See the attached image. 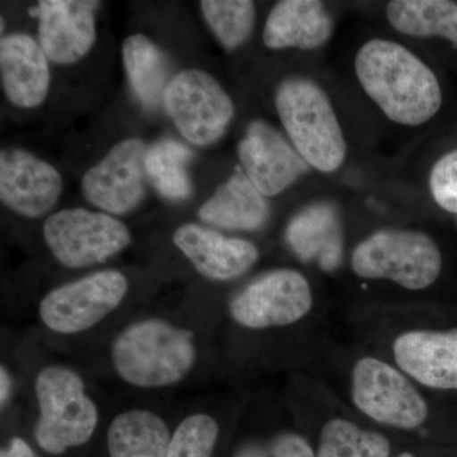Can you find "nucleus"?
Returning <instances> with one entry per match:
<instances>
[{
	"label": "nucleus",
	"instance_id": "nucleus-23",
	"mask_svg": "<svg viewBox=\"0 0 457 457\" xmlns=\"http://www.w3.org/2000/svg\"><path fill=\"white\" fill-rule=\"evenodd\" d=\"M122 59L129 83L144 107L155 108L164 102L170 80L164 54L144 35H132L122 45Z\"/></svg>",
	"mask_w": 457,
	"mask_h": 457
},
{
	"label": "nucleus",
	"instance_id": "nucleus-5",
	"mask_svg": "<svg viewBox=\"0 0 457 457\" xmlns=\"http://www.w3.org/2000/svg\"><path fill=\"white\" fill-rule=\"evenodd\" d=\"M35 396L38 407L35 437L42 450L60 455L90 440L99 411L77 371L62 365L45 366L35 378Z\"/></svg>",
	"mask_w": 457,
	"mask_h": 457
},
{
	"label": "nucleus",
	"instance_id": "nucleus-31",
	"mask_svg": "<svg viewBox=\"0 0 457 457\" xmlns=\"http://www.w3.org/2000/svg\"><path fill=\"white\" fill-rule=\"evenodd\" d=\"M12 387H13V380L9 374L8 369L2 365L0 369V404L4 408L12 395Z\"/></svg>",
	"mask_w": 457,
	"mask_h": 457
},
{
	"label": "nucleus",
	"instance_id": "nucleus-13",
	"mask_svg": "<svg viewBox=\"0 0 457 457\" xmlns=\"http://www.w3.org/2000/svg\"><path fill=\"white\" fill-rule=\"evenodd\" d=\"M237 154L243 170L266 197L278 196L311 167L275 128L264 121L248 126L237 145Z\"/></svg>",
	"mask_w": 457,
	"mask_h": 457
},
{
	"label": "nucleus",
	"instance_id": "nucleus-19",
	"mask_svg": "<svg viewBox=\"0 0 457 457\" xmlns=\"http://www.w3.org/2000/svg\"><path fill=\"white\" fill-rule=\"evenodd\" d=\"M332 16L317 0H284L270 12L263 29L269 49L315 50L332 37Z\"/></svg>",
	"mask_w": 457,
	"mask_h": 457
},
{
	"label": "nucleus",
	"instance_id": "nucleus-14",
	"mask_svg": "<svg viewBox=\"0 0 457 457\" xmlns=\"http://www.w3.org/2000/svg\"><path fill=\"white\" fill-rule=\"evenodd\" d=\"M62 192L55 167L22 149L0 153V200L23 218H40L50 212Z\"/></svg>",
	"mask_w": 457,
	"mask_h": 457
},
{
	"label": "nucleus",
	"instance_id": "nucleus-16",
	"mask_svg": "<svg viewBox=\"0 0 457 457\" xmlns=\"http://www.w3.org/2000/svg\"><path fill=\"white\" fill-rule=\"evenodd\" d=\"M173 243L195 270L212 281L242 278L260 260V249L254 243L192 222L174 231Z\"/></svg>",
	"mask_w": 457,
	"mask_h": 457
},
{
	"label": "nucleus",
	"instance_id": "nucleus-1",
	"mask_svg": "<svg viewBox=\"0 0 457 457\" xmlns=\"http://www.w3.org/2000/svg\"><path fill=\"white\" fill-rule=\"evenodd\" d=\"M357 78L370 98L392 121L423 125L440 111L437 78L420 59L396 42H366L354 60Z\"/></svg>",
	"mask_w": 457,
	"mask_h": 457
},
{
	"label": "nucleus",
	"instance_id": "nucleus-7",
	"mask_svg": "<svg viewBox=\"0 0 457 457\" xmlns=\"http://www.w3.org/2000/svg\"><path fill=\"white\" fill-rule=\"evenodd\" d=\"M309 279L299 270L278 269L263 273L234 295L231 320L246 330L281 329L302 323L314 311Z\"/></svg>",
	"mask_w": 457,
	"mask_h": 457
},
{
	"label": "nucleus",
	"instance_id": "nucleus-8",
	"mask_svg": "<svg viewBox=\"0 0 457 457\" xmlns=\"http://www.w3.org/2000/svg\"><path fill=\"white\" fill-rule=\"evenodd\" d=\"M45 243L66 269H86L104 263L131 243L129 228L106 212L86 209L62 210L44 222Z\"/></svg>",
	"mask_w": 457,
	"mask_h": 457
},
{
	"label": "nucleus",
	"instance_id": "nucleus-33",
	"mask_svg": "<svg viewBox=\"0 0 457 457\" xmlns=\"http://www.w3.org/2000/svg\"><path fill=\"white\" fill-rule=\"evenodd\" d=\"M4 29V18H2V32Z\"/></svg>",
	"mask_w": 457,
	"mask_h": 457
},
{
	"label": "nucleus",
	"instance_id": "nucleus-3",
	"mask_svg": "<svg viewBox=\"0 0 457 457\" xmlns=\"http://www.w3.org/2000/svg\"><path fill=\"white\" fill-rule=\"evenodd\" d=\"M111 359L122 381L139 389H164L187 378L196 365L192 330L163 319L137 321L114 338Z\"/></svg>",
	"mask_w": 457,
	"mask_h": 457
},
{
	"label": "nucleus",
	"instance_id": "nucleus-22",
	"mask_svg": "<svg viewBox=\"0 0 457 457\" xmlns=\"http://www.w3.org/2000/svg\"><path fill=\"white\" fill-rule=\"evenodd\" d=\"M170 437L159 414L147 409H129L111 422L108 453L110 457H167Z\"/></svg>",
	"mask_w": 457,
	"mask_h": 457
},
{
	"label": "nucleus",
	"instance_id": "nucleus-11",
	"mask_svg": "<svg viewBox=\"0 0 457 457\" xmlns=\"http://www.w3.org/2000/svg\"><path fill=\"white\" fill-rule=\"evenodd\" d=\"M385 351L423 389L457 392V328H404L387 337Z\"/></svg>",
	"mask_w": 457,
	"mask_h": 457
},
{
	"label": "nucleus",
	"instance_id": "nucleus-9",
	"mask_svg": "<svg viewBox=\"0 0 457 457\" xmlns=\"http://www.w3.org/2000/svg\"><path fill=\"white\" fill-rule=\"evenodd\" d=\"M128 291L129 281L122 272L99 270L45 295L38 305V317L56 335H78L116 311Z\"/></svg>",
	"mask_w": 457,
	"mask_h": 457
},
{
	"label": "nucleus",
	"instance_id": "nucleus-21",
	"mask_svg": "<svg viewBox=\"0 0 457 457\" xmlns=\"http://www.w3.org/2000/svg\"><path fill=\"white\" fill-rule=\"evenodd\" d=\"M319 426L317 457H392V441L378 429L354 420L347 407L332 409Z\"/></svg>",
	"mask_w": 457,
	"mask_h": 457
},
{
	"label": "nucleus",
	"instance_id": "nucleus-17",
	"mask_svg": "<svg viewBox=\"0 0 457 457\" xmlns=\"http://www.w3.org/2000/svg\"><path fill=\"white\" fill-rule=\"evenodd\" d=\"M0 78L3 90L14 106L35 108L44 104L50 88V68L40 42L25 33L3 37Z\"/></svg>",
	"mask_w": 457,
	"mask_h": 457
},
{
	"label": "nucleus",
	"instance_id": "nucleus-24",
	"mask_svg": "<svg viewBox=\"0 0 457 457\" xmlns=\"http://www.w3.org/2000/svg\"><path fill=\"white\" fill-rule=\"evenodd\" d=\"M394 29L414 37L446 38L457 46V4L446 0H395L386 7Z\"/></svg>",
	"mask_w": 457,
	"mask_h": 457
},
{
	"label": "nucleus",
	"instance_id": "nucleus-10",
	"mask_svg": "<svg viewBox=\"0 0 457 457\" xmlns=\"http://www.w3.org/2000/svg\"><path fill=\"white\" fill-rule=\"evenodd\" d=\"M164 106L180 134L197 146L212 145L227 132L234 104L212 75L198 69L171 78Z\"/></svg>",
	"mask_w": 457,
	"mask_h": 457
},
{
	"label": "nucleus",
	"instance_id": "nucleus-25",
	"mask_svg": "<svg viewBox=\"0 0 457 457\" xmlns=\"http://www.w3.org/2000/svg\"><path fill=\"white\" fill-rule=\"evenodd\" d=\"M191 150L179 141L164 139L147 147L145 170L156 191L170 201H185L191 196L188 176Z\"/></svg>",
	"mask_w": 457,
	"mask_h": 457
},
{
	"label": "nucleus",
	"instance_id": "nucleus-18",
	"mask_svg": "<svg viewBox=\"0 0 457 457\" xmlns=\"http://www.w3.org/2000/svg\"><path fill=\"white\" fill-rule=\"evenodd\" d=\"M285 240L295 257L333 272L343 260V228L338 209L330 203L303 207L288 222Z\"/></svg>",
	"mask_w": 457,
	"mask_h": 457
},
{
	"label": "nucleus",
	"instance_id": "nucleus-15",
	"mask_svg": "<svg viewBox=\"0 0 457 457\" xmlns=\"http://www.w3.org/2000/svg\"><path fill=\"white\" fill-rule=\"evenodd\" d=\"M99 2L42 0L35 8L38 40L47 59L57 64H74L95 45L96 9Z\"/></svg>",
	"mask_w": 457,
	"mask_h": 457
},
{
	"label": "nucleus",
	"instance_id": "nucleus-28",
	"mask_svg": "<svg viewBox=\"0 0 457 457\" xmlns=\"http://www.w3.org/2000/svg\"><path fill=\"white\" fill-rule=\"evenodd\" d=\"M234 457H317L314 446L302 433L279 432L266 440L243 445Z\"/></svg>",
	"mask_w": 457,
	"mask_h": 457
},
{
	"label": "nucleus",
	"instance_id": "nucleus-26",
	"mask_svg": "<svg viewBox=\"0 0 457 457\" xmlns=\"http://www.w3.org/2000/svg\"><path fill=\"white\" fill-rule=\"evenodd\" d=\"M201 12L222 47L233 51L242 46L252 31L255 7L249 0H204Z\"/></svg>",
	"mask_w": 457,
	"mask_h": 457
},
{
	"label": "nucleus",
	"instance_id": "nucleus-30",
	"mask_svg": "<svg viewBox=\"0 0 457 457\" xmlns=\"http://www.w3.org/2000/svg\"><path fill=\"white\" fill-rule=\"evenodd\" d=\"M0 457H36V455L26 441L14 437L8 449L2 451Z\"/></svg>",
	"mask_w": 457,
	"mask_h": 457
},
{
	"label": "nucleus",
	"instance_id": "nucleus-29",
	"mask_svg": "<svg viewBox=\"0 0 457 457\" xmlns=\"http://www.w3.org/2000/svg\"><path fill=\"white\" fill-rule=\"evenodd\" d=\"M432 196L446 212L457 213V150L442 156L429 179Z\"/></svg>",
	"mask_w": 457,
	"mask_h": 457
},
{
	"label": "nucleus",
	"instance_id": "nucleus-4",
	"mask_svg": "<svg viewBox=\"0 0 457 457\" xmlns=\"http://www.w3.org/2000/svg\"><path fill=\"white\" fill-rule=\"evenodd\" d=\"M276 108L295 149L306 163L323 173L343 164L345 135L329 97L308 78H288L276 93Z\"/></svg>",
	"mask_w": 457,
	"mask_h": 457
},
{
	"label": "nucleus",
	"instance_id": "nucleus-32",
	"mask_svg": "<svg viewBox=\"0 0 457 457\" xmlns=\"http://www.w3.org/2000/svg\"><path fill=\"white\" fill-rule=\"evenodd\" d=\"M394 457H417L413 453H409V451H404V453H399V455Z\"/></svg>",
	"mask_w": 457,
	"mask_h": 457
},
{
	"label": "nucleus",
	"instance_id": "nucleus-2",
	"mask_svg": "<svg viewBox=\"0 0 457 457\" xmlns=\"http://www.w3.org/2000/svg\"><path fill=\"white\" fill-rule=\"evenodd\" d=\"M422 389L378 352H361L348 365L345 390L351 411L370 425L420 431L431 417Z\"/></svg>",
	"mask_w": 457,
	"mask_h": 457
},
{
	"label": "nucleus",
	"instance_id": "nucleus-12",
	"mask_svg": "<svg viewBox=\"0 0 457 457\" xmlns=\"http://www.w3.org/2000/svg\"><path fill=\"white\" fill-rule=\"evenodd\" d=\"M143 140L120 141L108 154L90 168L82 182L84 197L106 213L125 215L145 195V156Z\"/></svg>",
	"mask_w": 457,
	"mask_h": 457
},
{
	"label": "nucleus",
	"instance_id": "nucleus-6",
	"mask_svg": "<svg viewBox=\"0 0 457 457\" xmlns=\"http://www.w3.org/2000/svg\"><path fill=\"white\" fill-rule=\"evenodd\" d=\"M357 278L393 282L408 291L431 287L442 270V254L426 233L383 228L361 240L351 255Z\"/></svg>",
	"mask_w": 457,
	"mask_h": 457
},
{
	"label": "nucleus",
	"instance_id": "nucleus-27",
	"mask_svg": "<svg viewBox=\"0 0 457 457\" xmlns=\"http://www.w3.org/2000/svg\"><path fill=\"white\" fill-rule=\"evenodd\" d=\"M219 432L218 420L210 414H191L171 435L167 457H212Z\"/></svg>",
	"mask_w": 457,
	"mask_h": 457
},
{
	"label": "nucleus",
	"instance_id": "nucleus-20",
	"mask_svg": "<svg viewBox=\"0 0 457 457\" xmlns=\"http://www.w3.org/2000/svg\"><path fill=\"white\" fill-rule=\"evenodd\" d=\"M270 209L243 168L216 189L198 210L201 220L228 231H257L270 220Z\"/></svg>",
	"mask_w": 457,
	"mask_h": 457
}]
</instances>
